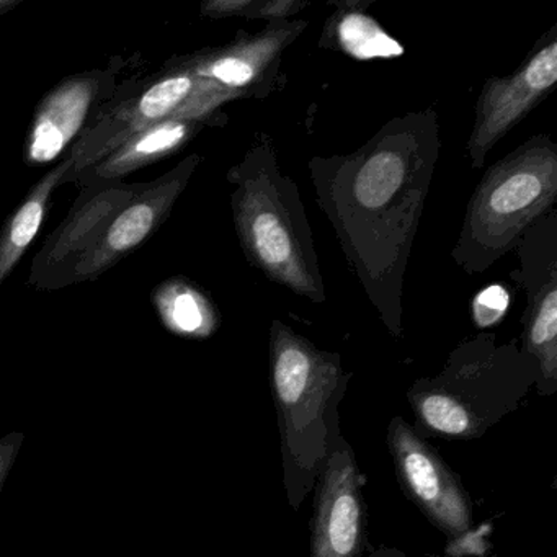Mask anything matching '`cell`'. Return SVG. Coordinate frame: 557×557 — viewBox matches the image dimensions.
<instances>
[{"label":"cell","mask_w":557,"mask_h":557,"mask_svg":"<svg viewBox=\"0 0 557 557\" xmlns=\"http://www.w3.org/2000/svg\"><path fill=\"white\" fill-rule=\"evenodd\" d=\"M442 151L433 110L396 116L345 156L314 158L315 200L394 337L403 335L404 275Z\"/></svg>","instance_id":"cell-1"},{"label":"cell","mask_w":557,"mask_h":557,"mask_svg":"<svg viewBox=\"0 0 557 557\" xmlns=\"http://www.w3.org/2000/svg\"><path fill=\"white\" fill-rule=\"evenodd\" d=\"M270 377L282 442L286 500L298 511L341 436L338 404L350 374L341 357L280 321L270 329Z\"/></svg>","instance_id":"cell-2"},{"label":"cell","mask_w":557,"mask_h":557,"mask_svg":"<svg viewBox=\"0 0 557 557\" xmlns=\"http://www.w3.org/2000/svg\"><path fill=\"white\" fill-rule=\"evenodd\" d=\"M231 208L243 252L262 275L295 295L325 301L311 226L295 182L280 169L275 148L257 136L227 172Z\"/></svg>","instance_id":"cell-3"},{"label":"cell","mask_w":557,"mask_h":557,"mask_svg":"<svg viewBox=\"0 0 557 557\" xmlns=\"http://www.w3.org/2000/svg\"><path fill=\"white\" fill-rule=\"evenodd\" d=\"M536 381V363L520 341L498 344L482 332L459 344L436 376L417 380L407 391L413 429L423 436L481 438L524 403Z\"/></svg>","instance_id":"cell-4"},{"label":"cell","mask_w":557,"mask_h":557,"mask_svg":"<svg viewBox=\"0 0 557 557\" xmlns=\"http://www.w3.org/2000/svg\"><path fill=\"white\" fill-rule=\"evenodd\" d=\"M556 198L557 146L550 136H533L495 162L479 182L453 260L469 275L484 273L554 211Z\"/></svg>","instance_id":"cell-5"},{"label":"cell","mask_w":557,"mask_h":557,"mask_svg":"<svg viewBox=\"0 0 557 557\" xmlns=\"http://www.w3.org/2000/svg\"><path fill=\"white\" fill-rule=\"evenodd\" d=\"M243 97L246 96L198 76L177 58L161 74L115 94L112 102L99 110L70 149L74 165L64 184H73L77 175L112 154L136 133L165 120L214 115L223 103Z\"/></svg>","instance_id":"cell-6"},{"label":"cell","mask_w":557,"mask_h":557,"mask_svg":"<svg viewBox=\"0 0 557 557\" xmlns=\"http://www.w3.org/2000/svg\"><path fill=\"white\" fill-rule=\"evenodd\" d=\"M387 448L400 488L423 517L449 541L466 536L474 523L471 495L435 446L403 417H393Z\"/></svg>","instance_id":"cell-7"},{"label":"cell","mask_w":557,"mask_h":557,"mask_svg":"<svg viewBox=\"0 0 557 557\" xmlns=\"http://www.w3.org/2000/svg\"><path fill=\"white\" fill-rule=\"evenodd\" d=\"M521 267L513 278L527 292L520 345L536 363V391H557V221L556 213L537 221L517 246Z\"/></svg>","instance_id":"cell-8"},{"label":"cell","mask_w":557,"mask_h":557,"mask_svg":"<svg viewBox=\"0 0 557 557\" xmlns=\"http://www.w3.org/2000/svg\"><path fill=\"white\" fill-rule=\"evenodd\" d=\"M363 484L354 448L341 435L314 485L311 557H361L367 546Z\"/></svg>","instance_id":"cell-9"},{"label":"cell","mask_w":557,"mask_h":557,"mask_svg":"<svg viewBox=\"0 0 557 557\" xmlns=\"http://www.w3.org/2000/svg\"><path fill=\"white\" fill-rule=\"evenodd\" d=\"M556 83L557 25H554L513 74L491 77L482 87L466 148L474 171L484 165L488 151L544 100Z\"/></svg>","instance_id":"cell-10"},{"label":"cell","mask_w":557,"mask_h":557,"mask_svg":"<svg viewBox=\"0 0 557 557\" xmlns=\"http://www.w3.org/2000/svg\"><path fill=\"white\" fill-rule=\"evenodd\" d=\"M200 162V156H188L168 174L145 184L139 194L113 216L96 246L71 270L64 288L99 278L151 239L171 216L172 208L184 194Z\"/></svg>","instance_id":"cell-11"},{"label":"cell","mask_w":557,"mask_h":557,"mask_svg":"<svg viewBox=\"0 0 557 557\" xmlns=\"http://www.w3.org/2000/svg\"><path fill=\"white\" fill-rule=\"evenodd\" d=\"M113 86V70H94L66 77L53 87L35 109L25 139V164L38 168L66 156L107 99L115 96Z\"/></svg>","instance_id":"cell-12"},{"label":"cell","mask_w":557,"mask_h":557,"mask_svg":"<svg viewBox=\"0 0 557 557\" xmlns=\"http://www.w3.org/2000/svg\"><path fill=\"white\" fill-rule=\"evenodd\" d=\"M145 184L116 182L83 187L66 220L45 240L34 257L28 285L37 289L64 288L76 263L96 246L116 213Z\"/></svg>","instance_id":"cell-13"},{"label":"cell","mask_w":557,"mask_h":557,"mask_svg":"<svg viewBox=\"0 0 557 557\" xmlns=\"http://www.w3.org/2000/svg\"><path fill=\"white\" fill-rule=\"evenodd\" d=\"M306 22H275L259 35H240L236 41L218 50L200 51L181 58L195 74L213 81L243 96H269L283 51L299 37Z\"/></svg>","instance_id":"cell-14"},{"label":"cell","mask_w":557,"mask_h":557,"mask_svg":"<svg viewBox=\"0 0 557 557\" xmlns=\"http://www.w3.org/2000/svg\"><path fill=\"white\" fill-rule=\"evenodd\" d=\"M224 123H226V115L223 113H214L203 119L165 120L145 132L136 133L112 154L77 175L73 184L94 187V185L123 182L128 175L171 158L187 146L195 136L200 135L205 128L224 125Z\"/></svg>","instance_id":"cell-15"},{"label":"cell","mask_w":557,"mask_h":557,"mask_svg":"<svg viewBox=\"0 0 557 557\" xmlns=\"http://www.w3.org/2000/svg\"><path fill=\"white\" fill-rule=\"evenodd\" d=\"M74 161L70 152L61 159L41 181L32 188L17 210L8 218L0 230V286L14 272L28 247L44 226L54 190L64 184Z\"/></svg>","instance_id":"cell-16"},{"label":"cell","mask_w":557,"mask_h":557,"mask_svg":"<svg viewBox=\"0 0 557 557\" xmlns=\"http://www.w3.org/2000/svg\"><path fill=\"white\" fill-rule=\"evenodd\" d=\"M152 305L169 332L187 338H208L220 327L213 302L188 280H165L152 293Z\"/></svg>","instance_id":"cell-17"},{"label":"cell","mask_w":557,"mask_h":557,"mask_svg":"<svg viewBox=\"0 0 557 557\" xmlns=\"http://www.w3.org/2000/svg\"><path fill=\"white\" fill-rule=\"evenodd\" d=\"M341 11L329 18L321 45L335 48L358 61L391 60L404 54L403 45L394 40L380 24L351 4H338Z\"/></svg>","instance_id":"cell-18"},{"label":"cell","mask_w":557,"mask_h":557,"mask_svg":"<svg viewBox=\"0 0 557 557\" xmlns=\"http://www.w3.org/2000/svg\"><path fill=\"white\" fill-rule=\"evenodd\" d=\"M508 306H510V293L505 286H485L472 301V321L475 327L481 331L494 327L507 314Z\"/></svg>","instance_id":"cell-19"},{"label":"cell","mask_w":557,"mask_h":557,"mask_svg":"<svg viewBox=\"0 0 557 557\" xmlns=\"http://www.w3.org/2000/svg\"><path fill=\"white\" fill-rule=\"evenodd\" d=\"M306 8L305 2H293V0H276V2H256L250 5L249 18H270V21H280L296 14L299 9Z\"/></svg>","instance_id":"cell-20"},{"label":"cell","mask_w":557,"mask_h":557,"mask_svg":"<svg viewBox=\"0 0 557 557\" xmlns=\"http://www.w3.org/2000/svg\"><path fill=\"white\" fill-rule=\"evenodd\" d=\"M24 433H9L4 438H0V494L4 488L5 481L14 468L15 459L21 453L22 445H24Z\"/></svg>","instance_id":"cell-21"},{"label":"cell","mask_w":557,"mask_h":557,"mask_svg":"<svg viewBox=\"0 0 557 557\" xmlns=\"http://www.w3.org/2000/svg\"><path fill=\"white\" fill-rule=\"evenodd\" d=\"M253 0H211L201 5V15L205 17H247Z\"/></svg>","instance_id":"cell-22"},{"label":"cell","mask_w":557,"mask_h":557,"mask_svg":"<svg viewBox=\"0 0 557 557\" xmlns=\"http://www.w3.org/2000/svg\"><path fill=\"white\" fill-rule=\"evenodd\" d=\"M370 557H407L403 550L396 549V547L380 546L371 553Z\"/></svg>","instance_id":"cell-23"},{"label":"cell","mask_w":557,"mask_h":557,"mask_svg":"<svg viewBox=\"0 0 557 557\" xmlns=\"http://www.w3.org/2000/svg\"><path fill=\"white\" fill-rule=\"evenodd\" d=\"M22 0H0V15H5L11 12L12 9L17 8Z\"/></svg>","instance_id":"cell-24"}]
</instances>
